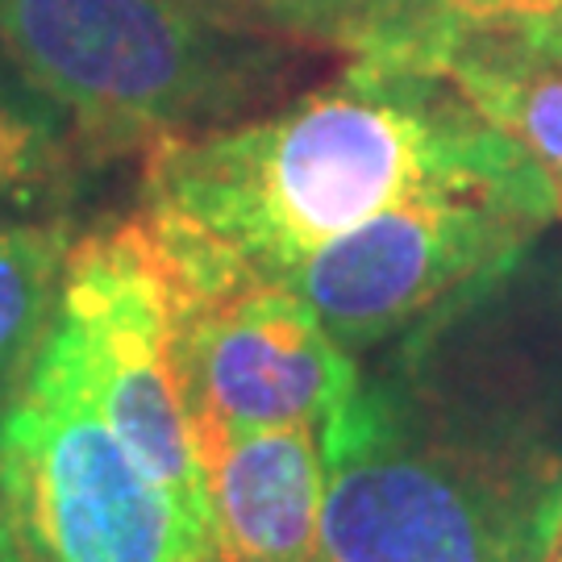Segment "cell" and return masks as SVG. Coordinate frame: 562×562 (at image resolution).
<instances>
[{
    "label": "cell",
    "mask_w": 562,
    "mask_h": 562,
    "mask_svg": "<svg viewBox=\"0 0 562 562\" xmlns=\"http://www.w3.org/2000/svg\"><path fill=\"white\" fill-rule=\"evenodd\" d=\"M322 442L334 562H542L562 533V262L538 241L362 359Z\"/></svg>",
    "instance_id": "6da1fadb"
},
{
    "label": "cell",
    "mask_w": 562,
    "mask_h": 562,
    "mask_svg": "<svg viewBox=\"0 0 562 562\" xmlns=\"http://www.w3.org/2000/svg\"><path fill=\"white\" fill-rule=\"evenodd\" d=\"M550 204L546 176L434 71L350 59L322 88L142 159L138 209L180 296L283 280L387 209L425 196Z\"/></svg>",
    "instance_id": "7a4b0ae2"
},
{
    "label": "cell",
    "mask_w": 562,
    "mask_h": 562,
    "mask_svg": "<svg viewBox=\"0 0 562 562\" xmlns=\"http://www.w3.org/2000/svg\"><path fill=\"white\" fill-rule=\"evenodd\" d=\"M0 46L97 167L276 109L313 55L213 0H0Z\"/></svg>",
    "instance_id": "3957f363"
},
{
    "label": "cell",
    "mask_w": 562,
    "mask_h": 562,
    "mask_svg": "<svg viewBox=\"0 0 562 562\" xmlns=\"http://www.w3.org/2000/svg\"><path fill=\"white\" fill-rule=\"evenodd\" d=\"M0 501L30 562H209L196 529L101 413L59 317L0 417Z\"/></svg>",
    "instance_id": "277c9868"
},
{
    "label": "cell",
    "mask_w": 562,
    "mask_h": 562,
    "mask_svg": "<svg viewBox=\"0 0 562 562\" xmlns=\"http://www.w3.org/2000/svg\"><path fill=\"white\" fill-rule=\"evenodd\" d=\"M59 322L80 346L109 425L209 550L196 425L180 367V288L134 213L80 229L63 271Z\"/></svg>",
    "instance_id": "5b68a950"
},
{
    "label": "cell",
    "mask_w": 562,
    "mask_h": 562,
    "mask_svg": "<svg viewBox=\"0 0 562 562\" xmlns=\"http://www.w3.org/2000/svg\"><path fill=\"white\" fill-rule=\"evenodd\" d=\"M554 222L550 204L517 196H425L325 241L276 283H288L362 362L513 267Z\"/></svg>",
    "instance_id": "8992f818"
},
{
    "label": "cell",
    "mask_w": 562,
    "mask_h": 562,
    "mask_svg": "<svg viewBox=\"0 0 562 562\" xmlns=\"http://www.w3.org/2000/svg\"><path fill=\"white\" fill-rule=\"evenodd\" d=\"M180 367L196 422L329 425L359 387L346 355L288 283L180 296Z\"/></svg>",
    "instance_id": "52a82bcc"
},
{
    "label": "cell",
    "mask_w": 562,
    "mask_h": 562,
    "mask_svg": "<svg viewBox=\"0 0 562 562\" xmlns=\"http://www.w3.org/2000/svg\"><path fill=\"white\" fill-rule=\"evenodd\" d=\"M209 562H288L322 550V425L196 422Z\"/></svg>",
    "instance_id": "ba28073f"
},
{
    "label": "cell",
    "mask_w": 562,
    "mask_h": 562,
    "mask_svg": "<svg viewBox=\"0 0 562 562\" xmlns=\"http://www.w3.org/2000/svg\"><path fill=\"white\" fill-rule=\"evenodd\" d=\"M308 50L434 71L450 42L492 30L562 25V0H213Z\"/></svg>",
    "instance_id": "9c48e42d"
},
{
    "label": "cell",
    "mask_w": 562,
    "mask_h": 562,
    "mask_svg": "<svg viewBox=\"0 0 562 562\" xmlns=\"http://www.w3.org/2000/svg\"><path fill=\"white\" fill-rule=\"evenodd\" d=\"M434 76L454 83L533 159L562 222V25L467 34L438 55Z\"/></svg>",
    "instance_id": "30bf717a"
},
{
    "label": "cell",
    "mask_w": 562,
    "mask_h": 562,
    "mask_svg": "<svg viewBox=\"0 0 562 562\" xmlns=\"http://www.w3.org/2000/svg\"><path fill=\"white\" fill-rule=\"evenodd\" d=\"M97 159L80 130L0 46V213L76 217V201Z\"/></svg>",
    "instance_id": "8fae6325"
},
{
    "label": "cell",
    "mask_w": 562,
    "mask_h": 562,
    "mask_svg": "<svg viewBox=\"0 0 562 562\" xmlns=\"http://www.w3.org/2000/svg\"><path fill=\"white\" fill-rule=\"evenodd\" d=\"M80 222L0 213V417L18 401L55 329L67 255Z\"/></svg>",
    "instance_id": "7c38bea8"
},
{
    "label": "cell",
    "mask_w": 562,
    "mask_h": 562,
    "mask_svg": "<svg viewBox=\"0 0 562 562\" xmlns=\"http://www.w3.org/2000/svg\"><path fill=\"white\" fill-rule=\"evenodd\" d=\"M0 562H30V554H25V546H21V538H18V525H13V517H9L4 501H0Z\"/></svg>",
    "instance_id": "4fadbf2b"
},
{
    "label": "cell",
    "mask_w": 562,
    "mask_h": 562,
    "mask_svg": "<svg viewBox=\"0 0 562 562\" xmlns=\"http://www.w3.org/2000/svg\"><path fill=\"white\" fill-rule=\"evenodd\" d=\"M288 562H334L325 550H313V554H301V559H288Z\"/></svg>",
    "instance_id": "5bb4252c"
},
{
    "label": "cell",
    "mask_w": 562,
    "mask_h": 562,
    "mask_svg": "<svg viewBox=\"0 0 562 562\" xmlns=\"http://www.w3.org/2000/svg\"><path fill=\"white\" fill-rule=\"evenodd\" d=\"M542 562H562V538H559V542H554V550H550V554H546Z\"/></svg>",
    "instance_id": "9a60e30c"
},
{
    "label": "cell",
    "mask_w": 562,
    "mask_h": 562,
    "mask_svg": "<svg viewBox=\"0 0 562 562\" xmlns=\"http://www.w3.org/2000/svg\"><path fill=\"white\" fill-rule=\"evenodd\" d=\"M559 538H562V533H559Z\"/></svg>",
    "instance_id": "2e32d148"
}]
</instances>
